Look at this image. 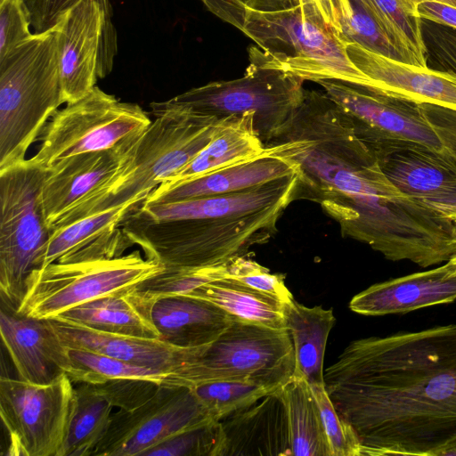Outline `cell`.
Here are the masks:
<instances>
[{
  "label": "cell",
  "instance_id": "cell-12",
  "mask_svg": "<svg viewBox=\"0 0 456 456\" xmlns=\"http://www.w3.org/2000/svg\"><path fill=\"white\" fill-rule=\"evenodd\" d=\"M371 151L387 142H406L456 158V144L428 114L424 104L392 98L340 80L317 82Z\"/></svg>",
  "mask_w": 456,
  "mask_h": 456
},
{
  "label": "cell",
  "instance_id": "cell-41",
  "mask_svg": "<svg viewBox=\"0 0 456 456\" xmlns=\"http://www.w3.org/2000/svg\"><path fill=\"white\" fill-rule=\"evenodd\" d=\"M26 6L35 33H42L53 28L69 9L81 0H21ZM111 17L110 0H95Z\"/></svg>",
  "mask_w": 456,
  "mask_h": 456
},
{
  "label": "cell",
  "instance_id": "cell-23",
  "mask_svg": "<svg viewBox=\"0 0 456 456\" xmlns=\"http://www.w3.org/2000/svg\"><path fill=\"white\" fill-rule=\"evenodd\" d=\"M147 306L159 339L180 348L213 342L234 318L210 301L183 294L159 297Z\"/></svg>",
  "mask_w": 456,
  "mask_h": 456
},
{
  "label": "cell",
  "instance_id": "cell-42",
  "mask_svg": "<svg viewBox=\"0 0 456 456\" xmlns=\"http://www.w3.org/2000/svg\"><path fill=\"white\" fill-rule=\"evenodd\" d=\"M418 16L437 24L456 28V7L440 2H423L417 7Z\"/></svg>",
  "mask_w": 456,
  "mask_h": 456
},
{
  "label": "cell",
  "instance_id": "cell-13",
  "mask_svg": "<svg viewBox=\"0 0 456 456\" xmlns=\"http://www.w3.org/2000/svg\"><path fill=\"white\" fill-rule=\"evenodd\" d=\"M68 374L37 385L19 379H0V414L8 432V455L58 456L74 387Z\"/></svg>",
  "mask_w": 456,
  "mask_h": 456
},
{
  "label": "cell",
  "instance_id": "cell-34",
  "mask_svg": "<svg viewBox=\"0 0 456 456\" xmlns=\"http://www.w3.org/2000/svg\"><path fill=\"white\" fill-rule=\"evenodd\" d=\"M190 387L216 420L245 409L275 392L260 385L240 380H215Z\"/></svg>",
  "mask_w": 456,
  "mask_h": 456
},
{
  "label": "cell",
  "instance_id": "cell-40",
  "mask_svg": "<svg viewBox=\"0 0 456 456\" xmlns=\"http://www.w3.org/2000/svg\"><path fill=\"white\" fill-rule=\"evenodd\" d=\"M31 20L21 0H0V60L29 38Z\"/></svg>",
  "mask_w": 456,
  "mask_h": 456
},
{
  "label": "cell",
  "instance_id": "cell-31",
  "mask_svg": "<svg viewBox=\"0 0 456 456\" xmlns=\"http://www.w3.org/2000/svg\"><path fill=\"white\" fill-rule=\"evenodd\" d=\"M137 209L133 204L126 203L93 213L53 230L41 253L38 268L117 229L129 214Z\"/></svg>",
  "mask_w": 456,
  "mask_h": 456
},
{
  "label": "cell",
  "instance_id": "cell-39",
  "mask_svg": "<svg viewBox=\"0 0 456 456\" xmlns=\"http://www.w3.org/2000/svg\"><path fill=\"white\" fill-rule=\"evenodd\" d=\"M160 385L148 379H118L94 386L113 407L130 411L147 402Z\"/></svg>",
  "mask_w": 456,
  "mask_h": 456
},
{
  "label": "cell",
  "instance_id": "cell-17",
  "mask_svg": "<svg viewBox=\"0 0 456 456\" xmlns=\"http://www.w3.org/2000/svg\"><path fill=\"white\" fill-rule=\"evenodd\" d=\"M354 64L374 82V92L456 112V73L418 67L346 44Z\"/></svg>",
  "mask_w": 456,
  "mask_h": 456
},
{
  "label": "cell",
  "instance_id": "cell-24",
  "mask_svg": "<svg viewBox=\"0 0 456 456\" xmlns=\"http://www.w3.org/2000/svg\"><path fill=\"white\" fill-rule=\"evenodd\" d=\"M297 173V167L292 162L271 154L266 147L265 153L254 159L216 170L170 189L153 190L143 203L175 202L227 194Z\"/></svg>",
  "mask_w": 456,
  "mask_h": 456
},
{
  "label": "cell",
  "instance_id": "cell-38",
  "mask_svg": "<svg viewBox=\"0 0 456 456\" xmlns=\"http://www.w3.org/2000/svg\"><path fill=\"white\" fill-rule=\"evenodd\" d=\"M227 275L241 282L271 295L281 303L290 301L293 297L284 283L282 274L270 271L247 256L233 259L226 265Z\"/></svg>",
  "mask_w": 456,
  "mask_h": 456
},
{
  "label": "cell",
  "instance_id": "cell-45",
  "mask_svg": "<svg viewBox=\"0 0 456 456\" xmlns=\"http://www.w3.org/2000/svg\"><path fill=\"white\" fill-rule=\"evenodd\" d=\"M304 0H249L248 9L261 12L285 11L299 5Z\"/></svg>",
  "mask_w": 456,
  "mask_h": 456
},
{
  "label": "cell",
  "instance_id": "cell-46",
  "mask_svg": "<svg viewBox=\"0 0 456 456\" xmlns=\"http://www.w3.org/2000/svg\"><path fill=\"white\" fill-rule=\"evenodd\" d=\"M430 1H432V2H440V3H444V4H450V5H452V6L456 7V0H400V2L403 5V7L407 11V12L411 16H412L414 18H418V19H420L418 16V12H417L418 5L420 3L430 2Z\"/></svg>",
  "mask_w": 456,
  "mask_h": 456
},
{
  "label": "cell",
  "instance_id": "cell-14",
  "mask_svg": "<svg viewBox=\"0 0 456 456\" xmlns=\"http://www.w3.org/2000/svg\"><path fill=\"white\" fill-rule=\"evenodd\" d=\"M212 419L191 387L161 384L141 406L111 415L92 456H143L168 437Z\"/></svg>",
  "mask_w": 456,
  "mask_h": 456
},
{
  "label": "cell",
  "instance_id": "cell-33",
  "mask_svg": "<svg viewBox=\"0 0 456 456\" xmlns=\"http://www.w3.org/2000/svg\"><path fill=\"white\" fill-rule=\"evenodd\" d=\"M68 349L71 362L69 373L73 382L87 384H102L118 379H139L163 384L168 373L151 369L102 354L80 350Z\"/></svg>",
  "mask_w": 456,
  "mask_h": 456
},
{
  "label": "cell",
  "instance_id": "cell-26",
  "mask_svg": "<svg viewBox=\"0 0 456 456\" xmlns=\"http://www.w3.org/2000/svg\"><path fill=\"white\" fill-rule=\"evenodd\" d=\"M56 317L97 331L159 338L148 306L140 302L133 288L81 304Z\"/></svg>",
  "mask_w": 456,
  "mask_h": 456
},
{
  "label": "cell",
  "instance_id": "cell-35",
  "mask_svg": "<svg viewBox=\"0 0 456 456\" xmlns=\"http://www.w3.org/2000/svg\"><path fill=\"white\" fill-rule=\"evenodd\" d=\"M223 442L220 420L212 419L168 437L143 456H219Z\"/></svg>",
  "mask_w": 456,
  "mask_h": 456
},
{
  "label": "cell",
  "instance_id": "cell-47",
  "mask_svg": "<svg viewBox=\"0 0 456 456\" xmlns=\"http://www.w3.org/2000/svg\"><path fill=\"white\" fill-rule=\"evenodd\" d=\"M447 263L450 265V275L456 276V254Z\"/></svg>",
  "mask_w": 456,
  "mask_h": 456
},
{
  "label": "cell",
  "instance_id": "cell-18",
  "mask_svg": "<svg viewBox=\"0 0 456 456\" xmlns=\"http://www.w3.org/2000/svg\"><path fill=\"white\" fill-rule=\"evenodd\" d=\"M0 332L20 379L45 385L70 372L68 349L48 319L24 315L2 301Z\"/></svg>",
  "mask_w": 456,
  "mask_h": 456
},
{
  "label": "cell",
  "instance_id": "cell-9",
  "mask_svg": "<svg viewBox=\"0 0 456 456\" xmlns=\"http://www.w3.org/2000/svg\"><path fill=\"white\" fill-rule=\"evenodd\" d=\"M304 80L249 58L242 77L191 88L167 102L191 112L224 119L251 116L265 144L275 137L299 107Z\"/></svg>",
  "mask_w": 456,
  "mask_h": 456
},
{
  "label": "cell",
  "instance_id": "cell-7",
  "mask_svg": "<svg viewBox=\"0 0 456 456\" xmlns=\"http://www.w3.org/2000/svg\"><path fill=\"white\" fill-rule=\"evenodd\" d=\"M64 102L56 25L0 60V171L26 159Z\"/></svg>",
  "mask_w": 456,
  "mask_h": 456
},
{
  "label": "cell",
  "instance_id": "cell-37",
  "mask_svg": "<svg viewBox=\"0 0 456 456\" xmlns=\"http://www.w3.org/2000/svg\"><path fill=\"white\" fill-rule=\"evenodd\" d=\"M320 411L332 456H362V444L351 425L336 410L325 386H310Z\"/></svg>",
  "mask_w": 456,
  "mask_h": 456
},
{
  "label": "cell",
  "instance_id": "cell-21",
  "mask_svg": "<svg viewBox=\"0 0 456 456\" xmlns=\"http://www.w3.org/2000/svg\"><path fill=\"white\" fill-rule=\"evenodd\" d=\"M48 320L66 348L102 354L168 374L186 364L195 348L176 347L159 338L97 331L60 317Z\"/></svg>",
  "mask_w": 456,
  "mask_h": 456
},
{
  "label": "cell",
  "instance_id": "cell-10",
  "mask_svg": "<svg viewBox=\"0 0 456 456\" xmlns=\"http://www.w3.org/2000/svg\"><path fill=\"white\" fill-rule=\"evenodd\" d=\"M45 174L29 159L0 171V289L14 310L51 233L39 200Z\"/></svg>",
  "mask_w": 456,
  "mask_h": 456
},
{
  "label": "cell",
  "instance_id": "cell-6",
  "mask_svg": "<svg viewBox=\"0 0 456 456\" xmlns=\"http://www.w3.org/2000/svg\"><path fill=\"white\" fill-rule=\"evenodd\" d=\"M242 33L256 45L248 56L266 67L317 83L334 79L371 91L374 82L351 61L338 31L309 0L280 12L247 9Z\"/></svg>",
  "mask_w": 456,
  "mask_h": 456
},
{
  "label": "cell",
  "instance_id": "cell-43",
  "mask_svg": "<svg viewBox=\"0 0 456 456\" xmlns=\"http://www.w3.org/2000/svg\"><path fill=\"white\" fill-rule=\"evenodd\" d=\"M319 10L327 23L336 28L339 35L341 23L349 12V0H309Z\"/></svg>",
  "mask_w": 456,
  "mask_h": 456
},
{
  "label": "cell",
  "instance_id": "cell-1",
  "mask_svg": "<svg viewBox=\"0 0 456 456\" xmlns=\"http://www.w3.org/2000/svg\"><path fill=\"white\" fill-rule=\"evenodd\" d=\"M324 383L362 456H436L456 441V324L354 340Z\"/></svg>",
  "mask_w": 456,
  "mask_h": 456
},
{
  "label": "cell",
  "instance_id": "cell-22",
  "mask_svg": "<svg viewBox=\"0 0 456 456\" xmlns=\"http://www.w3.org/2000/svg\"><path fill=\"white\" fill-rule=\"evenodd\" d=\"M456 299V276L450 265L411 273L374 284L355 295L350 309L362 315H385L452 302Z\"/></svg>",
  "mask_w": 456,
  "mask_h": 456
},
{
  "label": "cell",
  "instance_id": "cell-20",
  "mask_svg": "<svg viewBox=\"0 0 456 456\" xmlns=\"http://www.w3.org/2000/svg\"><path fill=\"white\" fill-rule=\"evenodd\" d=\"M281 389L220 420L224 442L219 456H292L288 414Z\"/></svg>",
  "mask_w": 456,
  "mask_h": 456
},
{
  "label": "cell",
  "instance_id": "cell-11",
  "mask_svg": "<svg viewBox=\"0 0 456 456\" xmlns=\"http://www.w3.org/2000/svg\"><path fill=\"white\" fill-rule=\"evenodd\" d=\"M151 123L138 104L121 102L94 86L53 115L39 137L38 151L29 159L48 170L74 155L113 148Z\"/></svg>",
  "mask_w": 456,
  "mask_h": 456
},
{
  "label": "cell",
  "instance_id": "cell-44",
  "mask_svg": "<svg viewBox=\"0 0 456 456\" xmlns=\"http://www.w3.org/2000/svg\"><path fill=\"white\" fill-rule=\"evenodd\" d=\"M431 119L437 124L442 133L456 144V112L433 105L424 104Z\"/></svg>",
  "mask_w": 456,
  "mask_h": 456
},
{
  "label": "cell",
  "instance_id": "cell-29",
  "mask_svg": "<svg viewBox=\"0 0 456 456\" xmlns=\"http://www.w3.org/2000/svg\"><path fill=\"white\" fill-rule=\"evenodd\" d=\"M58 456H92L110 422L113 406L92 384L79 383Z\"/></svg>",
  "mask_w": 456,
  "mask_h": 456
},
{
  "label": "cell",
  "instance_id": "cell-8",
  "mask_svg": "<svg viewBox=\"0 0 456 456\" xmlns=\"http://www.w3.org/2000/svg\"><path fill=\"white\" fill-rule=\"evenodd\" d=\"M295 355L287 329L276 330L234 316L213 342L195 347L186 364L163 384L192 387L240 380L281 389L294 375Z\"/></svg>",
  "mask_w": 456,
  "mask_h": 456
},
{
  "label": "cell",
  "instance_id": "cell-2",
  "mask_svg": "<svg viewBox=\"0 0 456 456\" xmlns=\"http://www.w3.org/2000/svg\"><path fill=\"white\" fill-rule=\"evenodd\" d=\"M265 145L297 167L296 200L318 203L343 237L395 261L415 252L429 235L432 212L386 176L325 92L305 89L291 119Z\"/></svg>",
  "mask_w": 456,
  "mask_h": 456
},
{
  "label": "cell",
  "instance_id": "cell-5",
  "mask_svg": "<svg viewBox=\"0 0 456 456\" xmlns=\"http://www.w3.org/2000/svg\"><path fill=\"white\" fill-rule=\"evenodd\" d=\"M134 244L121 227L34 269L16 310L51 319L101 297L134 288L161 273L165 266L140 250L124 254Z\"/></svg>",
  "mask_w": 456,
  "mask_h": 456
},
{
  "label": "cell",
  "instance_id": "cell-25",
  "mask_svg": "<svg viewBox=\"0 0 456 456\" xmlns=\"http://www.w3.org/2000/svg\"><path fill=\"white\" fill-rule=\"evenodd\" d=\"M265 151L266 147L254 129L251 116L222 119L211 141L154 190L170 189L216 170L254 159Z\"/></svg>",
  "mask_w": 456,
  "mask_h": 456
},
{
  "label": "cell",
  "instance_id": "cell-3",
  "mask_svg": "<svg viewBox=\"0 0 456 456\" xmlns=\"http://www.w3.org/2000/svg\"><path fill=\"white\" fill-rule=\"evenodd\" d=\"M297 186V173L227 194L142 203L120 226L166 269L223 266L274 235Z\"/></svg>",
  "mask_w": 456,
  "mask_h": 456
},
{
  "label": "cell",
  "instance_id": "cell-16",
  "mask_svg": "<svg viewBox=\"0 0 456 456\" xmlns=\"http://www.w3.org/2000/svg\"><path fill=\"white\" fill-rule=\"evenodd\" d=\"M373 153L401 191L452 222L456 215V158L401 141L385 142Z\"/></svg>",
  "mask_w": 456,
  "mask_h": 456
},
{
  "label": "cell",
  "instance_id": "cell-36",
  "mask_svg": "<svg viewBox=\"0 0 456 456\" xmlns=\"http://www.w3.org/2000/svg\"><path fill=\"white\" fill-rule=\"evenodd\" d=\"M349 12L343 20L340 30V37L346 44L354 43L374 53L403 61L397 49L381 30L362 1L349 0Z\"/></svg>",
  "mask_w": 456,
  "mask_h": 456
},
{
  "label": "cell",
  "instance_id": "cell-28",
  "mask_svg": "<svg viewBox=\"0 0 456 456\" xmlns=\"http://www.w3.org/2000/svg\"><path fill=\"white\" fill-rule=\"evenodd\" d=\"M183 295L210 301L244 322L271 329H287L279 299L228 275Z\"/></svg>",
  "mask_w": 456,
  "mask_h": 456
},
{
  "label": "cell",
  "instance_id": "cell-19",
  "mask_svg": "<svg viewBox=\"0 0 456 456\" xmlns=\"http://www.w3.org/2000/svg\"><path fill=\"white\" fill-rule=\"evenodd\" d=\"M126 141L108 150L74 155L46 170L39 200L50 232L113 177L126 151Z\"/></svg>",
  "mask_w": 456,
  "mask_h": 456
},
{
  "label": "cell",
  "instance_id": "cell-32",
  "mask_svg": "<svg viewBox=\"0 0 456 456\" xmlns=\"http://www.w3.org/2000/svg\"><path fill=\"white\" fill-rule=\"evenodd\" d=\"M381 30L399 52L403 61L428 67V47L421 19L411 16L400 0H361Z\"/></svg>",
  "mask_w": 456,
  "mask_h": 456
},
{
  "label": "cell",
  "instance_id": "cell-4",
  "mask_svg": "<svg viewBox=\"0 0 456 456\" xmlns=\"http://www.w3.org/2000/svg\"><path fill=\"white\" fill-rule=\"evenodd\" d=\"M150 106L155 119L145 130L126 139L113 177L66 214L54 229L126 203L139 208L165 178L186 165L211 141L222 122L167 101Z\"/></svg>",
  "mask_w": 456,
  "mask_h": 456
},
{
  "label": "cell",
  "instance_id": "cell-15",
  "mask_svg": "<svg viewBox=\"0 0 456 456\" xmlns=\"http://www.w3.org/2000/svg\"><path fill=\"white\" fill-rule=\"evenodd\" d=\"M111 18L95 0H81L56 24L65 103L84 97L111 72L118 52Z\"/></svg>",
  "mask_w": 456,
  "mask_h": 456
},
{
  "label": "cell",
  "instance_id": "cell-48",
  "mask_svg": "<svg viewBox=\"0 0 456 456\" xmlns=\"http://www.w3.org/2000/svg\"><path fill=\"white\" fill-rule=\"evenodd\" d=\"M452 222L456 225V215L452 218Z\"/></svg>",
  "mask_w": 456,
  "mask_h": 456
},
{
  "label": "cell",
  "instance_id": "cell-30",
  "mask_svg": "<svg viewBox=\"0 0 456 456\" xmlns=\"http://www.w3.org/2000/svg\"><path fill=\"white\" fill-rule=\"evenodd\" d=\"M281 392L288 414L292 456H332L309 384L293 375Z\"/></svg>",
  "mask_w": 456,
  "mask_h": 456
},
{
  "label": "cell",
  "instance_id": "cell-27",
  "mask_svg": "<svg viewBox=\"0 0 456 456\" xmlns=\"http://www.w3.org/2000/svg\"><path fill=\"white\" fill-rule=\"evenodd\" d=\"M287 330L295 355L294 376L309 386H325L323 361L327 339L334 323L332 309L307 307L294 298L282 303Z\"/></svg>",
  "mask_w": 456,
  "mask_h": 456
}]
</instances>
